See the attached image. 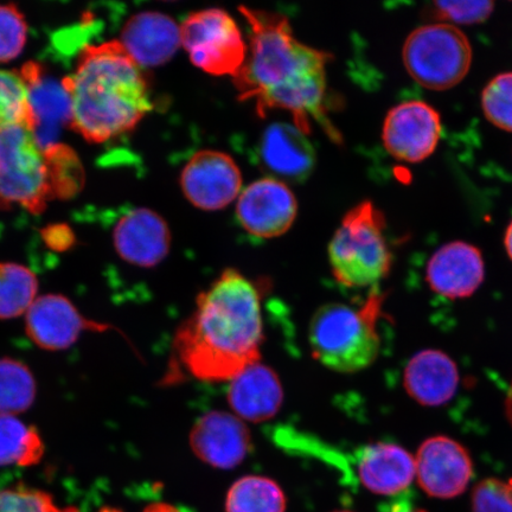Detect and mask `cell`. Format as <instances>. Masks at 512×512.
<instances>
[{
  "label": "cell",
  "instance_id": "cell-1",
  "mask_svg": "<svg viewBox=\"0 0 512 512\" xmlns=\"http://www.w3.org/2000/svg\"><path fill=\"white\" fill-rule=\"evenodd\" d=\"M240 12L249 25L247 60L233 79L240 100L253 101L260 115L271 110L291 113L294 126L305 134L315 121L337 139L325 112L331 56L300 42L278 12L248 6H240Z\"/></svg>",
  "mask_w": 512,
  "mask_h": 512
},
{
  "label": "cell",
  "instance_id": "cell-2",
  "mask_svg": "<svg viewBox=\"0 0 512 512\" xmlns=\"http://www.w3.org/2000/svg\"><path fill=\"white\" fill-rule=\"evenodd\" d=\"M264 342L261 292L240 271L227 268L196 299L176 331L172 367L194 379L232 381L260 362Z\"/></svg>",
  "mask_w": 512,
  "mask_h": 512
},
{
  "label": "cell",
  "instance_id": "cell-3",
  "mask_svg": "<svg viewBox=\"0 0 512 512\" xmlns=\"http://www.w3.org/2000/svg\"><path fill=\"white\" fill-rule=\"evenodd\" d=\"M61 85L69 99V124L89 143L124 136L153 107L143 68L119 40L83 48L74 73Z\"/></svg>",
  "mask_w": 512,
  "mask_h": 512
},
{
  "label": "cell",
  "instance_id": "cell-4",
  "mask_svg": "<svg viewBox=\"0 0 512 512\" xmlns=\"http://www.w3.org/2000/svg\"><path fill=\"white\" fill-rule=\"evenodd\" d=\"M384 298L386 294L374 288L360 307L341 303L320 306L309 326L313 357L342 374L369 368L380 354L377 322Z\"/></svg>",
  "mask_w": 512,
  "mask_h": 512
},
{
  "label": "cell",
  "instance_id": "cell-5",
  "mask_svg": "<svg viewBox=\"0 0 512 512\" xmlns=\"http://www.w3.org/2000/svg\"><path fill=\"white\" fill-rule=\"evenodd\" d=\"M384 229L386 220L370 201L357 204L343 217L329 245L332 274L339 284L364 288L387 278L393 255Z\"/></svg>",
  "mask_w": 512,
  "mask_h": 512
},
{
  "label": "cell",
  "instance_id": "cell-6",
  "mask_svg": "<svg viewBox=\"0 0 512 512\" xmlns=\"http://www.w3.org/2000/svg\"><path fill=\"white\" fill-rule=\"evenodd\" d=\"M472 46L458 27L433 23L416 28L406 38L402 60L412 79L431 91L459 85L472 66Z\"/></svg>",
  "mask_w": 512,
  "mask_h": 512
},
{
  "label": "cell",
  "instance_id": "cell-7",
  "mask_svg": "<svg viewBox=\"0 0 512 512\" xmlns=\"http://www.w3.org/2000/svg\"><path fill=\"white\" fill-rule=\"evenodd\" d=\"M56 197L46 151L34 131L0 132V209L23 207L40 214Z\"/></svg>",
  "mask_w": 512,
  "mask_h": 512
},
{
  "label": "cell",
  "instance_id": "cell-8",
  "mask_svg": "<svg viewBox=\"0 0 512 512\" xmlns=\"http://www.w3.org/2000/svg\"><path fill=\"white\" fill-rule=\"evenodd\" d=\"M181 44L195 67L214 76L236 78L248 56L239 25L222 9L192 12L181 24Z\"/></svg>",
  "mask_w": 512,
  "mask_h": 512
},
{
  "label": "cell",
  "instance_id": "cell-9",
  "mask_svg": "<svg viewBox=\"0 0 512 512\" xmlns=\"http://www.w3.org/2000/svg\"><path fill=\"white\" fill-rule=\"evenodd\" d=\"M443 136L440 114L427 102L412 100L396 105L382 128L383 145L390 156L405 163L430 158Z\"/></svg>",
  "mask_w": 512,
  "mask_h": 512
},
{
  "label": "cell",
  "instance_id": "cell-10",
  "mask_svg": "<svg viewBox=\"0 0 512 512\" xmlns=\"http://www.w3.org/2000/svg\"><path fill=\"white\" fill-rule=\"evenodd\" d=\"M298 214L297 198L285 182L266 177L241 191L236 217L249 235L279 238L291 229Z\"/></svg>",
  "mask_w": 512,
  "mask_h": 512
},
{
  "label": "cell",
  "instance_id": "cell-11",
  "mask_svg": "<svg viewBox=\"0 0 512 512\" xmlns=\"http://www.w3.org/2000/svg\"><path fill=\"white\" fill-rule=\"evenodd\" d=\"M181 187L192 206L207 211L221 210L240 196L242 175L238 164L227 153L203 150L184 166Z\"/></svg>",
  "mask_w": 512,
  "mask_h": 512
},
{
  "label": "cell",
  "instance_id": "cell-12",
  "mask_svg": "<svg viewBox=\"0 0 512 512\" xmlns=\"http://www.w3.org/2000/svg\"><path fill=\"white\" fill-rule=\"evenodd\" d=\"M110 324L95 322L83 316L70 300L61 294L38 297L25 315V331L38 348L61 351L72 347L86 331L106 332Z\"/></svg>",
  "mask_w": 512,
  "mask_h": 512
},
{
  "label": "cell",
  "instance_id": "cell-13",
  "mask_svg": "<svg viewBox=\"0 0 512 512\" xmlns=\"http://www.w3.org/2000/svg\"><path fill=\"white\" fill-rule=\"evenodd\" d=\"M415 466L421 489L434 498L462 495L473 476L470 453L445 435L428 438L420 445Z\"/></svg>",
  "mask_w": 512,
  "mask_h": 512
},
{
  "label": "cell",
  "instance_id": "cell-14",
  "mask_svg": "<svg viewBox=\"0 0 512 512\" xmlns=\"http://www.w3.org/2000/svg\"><path fill=\"white\" fill-rule=\"evenodd\" d=\"M190 447L198 458L217 469L240 465L252 450V435L235 414L210 412L190 432Z\"/></svg>",
  "mask_w": 512,
  "mask_h": 512
},
{
  "label": "cell",
  "instance_id": "cell-15",
  "mask_svg": "<svg viewBox=\"0 0 512 512\" xmlns=\"http://www.w3.org/2000/svg\"><path fill=\"white\" fill-rule=\"evenodd\" d=\"M485 279L482 252L469 242L453 241L441 246L427 264L426 280L431 290L448 299L469 298Z\"/></svg>",
  "mask_w": 512,
  "mask_h": 512
},
{
  "label": "cell",
  "instance_id": "cell-16",
  "mask_svg": "<svg viewBox=\"0 0 512 512\" xmlns=\"http://www.w3.org/2000/svg\"><path fill=\"white\" fill-rule=\"evenodd\" d=\"M113 238L120 258L138 267L159 265L171 248L168 223L156 211L146 208L133 209L121 217Z\"/></svg>",
  "mask_w": 512,
  "mask_h": 512
},
{
  "label": "cell",
  "instance_id": "cell-17",
  "mask_svg": "<svg viewBox=\"0 0 512 512\" xmlns=\"http://www.w3.org/2000/svg\"><path fill=\"white\" fill-rule=\"evenodd\" d=\"M119 42L140 67L162 66L182 47L181 25L157 11L139 12L128 19Z\"/></svg>",
  "mask_w": 512,
  "mask_h": 512
},
{
  "label": "cell",
  "instance_id": "cell-18",
  "mask_svg": "<svg viewBox=\"0 0 512 512\" xmlns=\"http://www.w3.org/2000/svg\"><path fill=\"white\" fill-rule=\"evenodd\" d=\"M459 380L457 364L437 349L415 354L403 374L406 392L424 407H440L450 402L457 394Z\"/></svg>",
  "mask_w": 512,
  "mask_h": 512
},
{
  "label": "cell",
  "instance_id": "cell-19",
  "mask_svg": "<svg viewBox=\"0 0 512 512\" xmlns=\"http://www.w3.org/2000/svg\"><path fill=\"white\" fill-rule=\"evenodd\" d=\"M356 467L364 488L382 496L405 491L416 475L412 454L392 443H375L360 448L356 452Z\"/></svg>",
  "mask_w": 512,
  "mask_h": 512
},
{
  "label": "cell",
  "instance_id": "cell-20",
  "mask_svg": "<svg viewBox=\"0 0 512 512\" xmlns=\"http://www.w3.org/2000/svg\"><path fill=\"white\" fill-rule=\"evenodd\" d=\"M260 158L273 175L291 182H303L316 163L315 150L306 134L284 123L268 126L262 134Z\"/></svg>",
  "mask_w": 512,
  "mask_h": 512
},
{
  "label": "cell",
  "instance_id": "cell-21",
  "mask_svg": "<svg viewBox=\"0 0 512 512\" xmlns=\"http://www.w3.org/2000/svg\"><path fill=\"white\" fill-rule=\"evenodd\" d=\"M227 398L238 418L262 422L280 411L284 389L275 371L258 362L230 381Z\"/></svg>",
  "mask_w": 512,
  "mask_h": 512
},
{
  "label": "cell",
  "instance_id": "cell-22",
  "mask_svg": "<svg viewBox=\"0 0 512 512\" xmlns=\"http://www.w3.org/2000/svg\"><path fill=\"white\" fill-rule=\"evenodd\" d=\"M44 443L36 427L16 416H0V466H32L41 462Z\"/></svg>",
  "mask_w": 512,
  "mask_h": 512
},
{
  "label": "cell",
  "instance_id": "cell-23",
  "mask_svg": "<svg viewBox=\"0 0 512 512\" xmlns=\"http://www.w3.org/2000/svg\"><path fill=\"white\" fill-rule=\"evenodd\" d=\"M284 491L274 480L261 476L242 477L229 489L226 512H285Z\"/></svg>",
  "mask_w": 512,
  "mask_h": 512
},
{
  "label": "cell",
  "instance_id": "cell-24",
  "mask_svg": "<svg viewBox=\"0 0 512 512\" xmlns=\"http://www.w3.org/2000/svg\"><path fill=\"white\" fill-rule=\"evenodd\" d=\"M38 292L36 274L12 262L0 264V319L27 315Z\"/></svg>",
  "mask_w": 512,
  "mask_h": 512
},
{
  "label": "cell",
  "instance_id": "cell-25",
  "mask_svg": "<svg viewBox=\"0 0 512 512\" xmlns=\"http://www.w3.org/2000/svg\"><path fill=\"white\" fill-rule=\"evenodd\" d=\"M38 121L23 76L0 70V132L23 127L36 133Z\"/></svg>",
  "mask_w": 512,
  "mask_h": 512
},
{
  "label": "cell",
  "instance_id": "cell-26",
  "mask_svg": "<svg viewBox=\"0 0 512 512\" xmlns=\"http://www.w3.org/2000/svg\"><path fill=\"white\" fill-rule=\"evenodd\" d=\"M37 386L31 370L14 358H0V416H16L35 402Z\"/></svg>",
  "mask_w": 512,
  "mask_h": 512
},
{
  "label": "cell",
  "instance_id": "cell-27",
  "mask_svg": "<svg viewBox=\"0 0 512 512\" xmlns=\"http://www.w3.org/2000/svg\"><path fill=\"white\" fill-rule=\"evenodd\" d=\"M485 118L505 132H512V72L491 79L482 93Z\"/></svg>",
  "mask_w": 512,
  "mask_h": 512
},
{
  "label": "cell",
  "instance_id": "cell-28",
  "mask_svg": "<svg viewBox=\"0 0 512 512\" xmlns=\"http://www.w3.org/2000/svg\"><path fill=\"white\" fill-rule=\"evenodd\" d=\"M46 156L56 197L66 198L75 195L83 183V171L78 157L63 145L49 146Z\"/></svg>",
  "mask_w": 512,
  "mask_h": 512
},
{
  "label": "cell",
  "instance_id": "cell-29",
  "mask_svg": "<svg viewBox=\"0 0 512 512\" xmlns=\"http://www.w3.org/2000/svg\"><path fill=\"white\" fill-rule=\"evenodd\" d=\"M28 24L15 5H0V62L15 60L27 43Z\"/></svg>",
  "mask_w": 512,
  "mask_h": 512
},
{
  "label": "cell",
  "instance_id": "cell-30",
  "mask_svg": "<svg viewBox=\"0 0 512 512\" xmlns=\"http://www.w3.org/2000/svg\"><path fill=\"white\" fill-rule=\"evenodd\" d=\"M0 512H78L75 508H60L47 492L16 486L0 491Z\"/></svg>",
  "mask_w": 512,
  "mask_h": 512
},
{
  "label": "cell",
  "instance_id": "cell-31",
  "mask_svg": "<svg viewBox=\"0 0 512 512\" xmlns=\"http://www.w3.org/2000/svg\"><path fill=\"white\" fill-rule=\"evenodd\" d=\"M472 512H512V478H489L476 485Z\"/></svg>",
  "mask_w": 512,
  "mask_h": 512
},
{
  "label": "cell",
  "instance_id": "cell-32",
  "mask_svg": "<svg viewBox=\"0 0 512 512\" xmlns=\"http://www.w3.org/2000/svg\"><path fill=\"white\" fill-rule=\"evenodd\" d=\"M435 12L444 23L457 25H472L488 21L495 9L492 2H435Z\"/></svg>",
  "mask_w": 512,
  "mask_h": 512
},
{
  "label": "cell",
  "instance_id": "cell-33",
  "mask_svg": "<svg viewBox=\"0 0 512 512\" xmlns=\"http://www.w3.org/2000/svg\"><path fill=\"white\" fill-rule=\"evenodd\" d=\"M44 238H46L48 245L57 249V251H64V249L72 246L74 242V236L64 227H55L47 230Z\"/></svg>",
  "mask_w": 512,
  "mask_h": 512
},
{
  "label": "cell",
  "instance_id": "cell-34",
  "mask_svg": "<svg viewBox=\"0 0 512 512\" xmlns=\"http://www.w3.org/2000/svg\"><path fill=\"white\" fill-rule=\"evenodd\" d=\"M504 246L509 258L512 260V221L509 223L507 232L504 235Z\"/></svg>",
  "mask_w": 512,
  "mask_h": 512
},
{
  "label": "cell",
  "instance_id": "cell-35",
  "mask_svg": "<svg viewBox=\"0 0 512 512\" xmlns=\"http://www.w3.org/2000/svg\"><path fill=\"white\" fill-rule=\"evenodd\" d=\"M145 512H181L171 505L168 504H156L151 505L150 508H147Z\"/></svg>",
  "mask_w": 512,
  "mask_h": 512
},
{
  "label": "cell",
  "instance_id": "cell-36",
  "mask_svg": "<svg viewBox=\"0 0 512 512\" xmlns=\"http://www.w3.org/2000/svg\"><path fill=\"white\" fill-rule=\"evenodd\" d=\"M505 413H507L508 420L512 426V382L507 395V400H505Z\"/></svg>",
  "mask_w": 512,
  "mask_h": 512
},
{
  "label": "cell",
  "instance_id": "cell-37",
  "mask_svg": "<svg viewBox=\"0 0 512 512\" xmlns=\"http://www.w3.org/2000/svg\"><path fill=\"white\" fill-rule=\"evenodd\" d=\"M392 512H426L424 510H414L411 508H408L407 505H395Z\"/></svg>",
  "mask_w": 512,
  "mask_h": 512
},
{
  "label": "cell",
  "instance_id": "cell-38",
  "mask_svg": "<svg viewBox=\"0 0 512 512\" xmlns=\"http://www.w3.org/2000/svg\"><path fill=\"white\" fill-rule=\"evenodd\" d=\"M101 512H121V511L115 510V509H111V508H106V509L102 510Z\"/></svg>",
  "mask_w": 512,
  "mask_h": 512
},
{
  "label": "cell",
  "instance_id": "cell-39",
  "mask_svg": "<svg viewBox=\"0 0 512 512\" xmlns=\"http://www.w3.org/2000/svg\"><path fill=\"white\" fill-rule=\"evenodd\" d=\"M335 512H352V511H345V510H342V511H335Z\"/></svg>",
  "mask_w": 512,
  "mask_h": 512
}]
</instances>
